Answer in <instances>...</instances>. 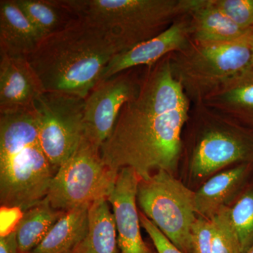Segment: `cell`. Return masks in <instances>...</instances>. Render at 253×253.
Segmentation results:
<instances>
[{
	"instance_id": "obj_6",
	"label": "cell",
	"mask_w": 253,
	"mask_h": 253,
	"mask_svg": "<svg viewBox=\"0 0 253 253\" xmlns=\"http://www.w3.org/2000/svg\"><path fill=\"white\" fill-rule=\"evenodd\" d=\"M190 170L202 179L235 163L253 164V130L203 103L192 104Z\"/></svg>"
},
{
	"instance_id": "obj_27",
	"label": "cell",
	"mask_w": 253,
	"mask_h": 253,
	"mask_svg": "<svg viewBox=\"0 0 253 253\" xmlns=\"http://www.w3.org/2000/svg\"><path fill=\"white\" fill-rule=\"evenodd\" d=\"M0 253H18V245L14 229L0 237Z\"/></svg>"
},
{
	"instance_id": "obj_26",
	"label": "cell",
	"mask_w": 253,
	"mask_h": 253,
	"mask_svg": "<svg viewBox=\"0 0 253 253\" xmlns=\"http://www.w3.org/2000/svg\"><path fill=\"white\" fill-rule=\"evenodd\" d=\"M139 218L141 226L149 234L158 253H184L178 249L144 213L139 212Z\"/></svg>"
},
{
	"instance_id": "obj_19",
	"label": "cell",
	"mask_w": 253,
	"mask_h": 253,
	"mask_svg": "<svg viewBox=\"0 0 253 253\" xmlns=\"http://www.w3.org/2000/svg\"><path fill=\"white\" fill-rule=\"evenodd\" d=\"M118 232L108 199L95 201L89 207V224L84 239L76 253H117Z\"/></svg>"
},
{
	"instance_id": "obj_25",
	"label": "cell",
	"mask_w": 253,
	"mask_h": 253,
	"mask_svg": "<svg viewBox=\"0 0 253 253\" xmlns=\"http://www.w3.org/2000/svg\"><path fill=\"white\" fill-rule=\"evenodd\" d=\"M212 222L202 217H197L192 229L193 253H212Z\"/></svg>"
},
{
	"instance_id": "obj_4",
	"label": "cell",
	"mask_w": 253,
	"mask_h": 253,
	"mask_svg": "<svg viewBox=\"0 0 253 253\" xmlns=\"http://www.w3.org/2000/svg\"><path fill=\"white\" fill-rule=\"evenodd\" d=\"M76 17L106 32L122 52L152 39L188 14L193 0H60Z\"/></svg>"
},
{
	"instance_id": "obj_22",
	"label": "cell",
	"mask_w": 253,
	"mask_h": 253,
	"mask_svg": "<svg viewBox=\"0 0 253 253\" xmlns=\"http://www.w3.org/2000/svg\"><path fill=\"white\" fill-rule=\"evenodd\" d=\"M230 217L239 238L241 253H247L253 246V189H249L234 206Z\"/></svg>"
},
{
	"instance_id": "obj_12",
	"label": "cell",
	"mask_w": 253,
	"mask_h": 253,
	"mask_svg": "<svg viewBox=\"0 0 253 253\" xmlns=\"http://www.w3.org/2000/svg\"><path fill=\"white\" fill-rule=\"evenodd\" d=\"M191 42V18L186 14L158 36L116 55L105 68L101 81L126 70L151 66L168 55L185 49Z\"/></svg>"
},
{
	"instance_id": "obj_23",
	"label": "cell",
	"mask_w": 253,
	"mask_h": 253,
	"mask_svg": "<svg viewBox=\"0 0 253 253\" xmlns=\"http://www.w3.org/2000/svg\"><path fill=\"white\" fill-rule=\"evenodd\" d=\"M212 253H241L239 238L230 217V207L220 209L211 219Z\"/></svg>"
},
{
	"instance_id": "obj_9",
	"label": "cell",
	"mask_w": 253,
	"mask_h": 253,
	"mask_svg": "<svg viewBox=\"0 0 253 253\" xmlns=\"http://www.w3.org/2000/svg\"><path fill=\"white\" fill-rule=\"evenodd\" d=\"M84 105L85 99L59 92L42 93L35 101L42 148L56 171L84 139Z\"/></svg>"
},
{
	"instance_id": "obj_13",
	"label": "cell",
	"mask_w": 253,
	"mask_h": 253,
	"mask_svg": "<svg viewBox=\"0 0 253 253\" xmlns=\"http://www.w3.org/2000/svg\"><path fill=\"white\" fill-rule=\"evenodd\" d=\"M43 92L26 57L0 55V113L32 109Z\"/></svg>"
},
{
	"instance_id": "obj_1",
	"label": "cell",
	"mask_w": 253,
	"mask_h": 253,
	"mask_svg": "<svg viewBox=\"0 0 253 253\" xmlns=\"http://www.w3.org/2000/svg\"><path fill=\"white\" fill-rule=\"evenodd\" d=\"M191 101L173 76L169 55L146 66L137 94L123 106L100 154L116 172L130 168L140 179L175 172Z\"/></svg>"
},
{
	"instance_id": "obj_11",
	"label": "cell",
	"mask_w": 253,
	"mask_h": 253,
	"mask_svg": "<svg viewBox=\"0 0 253 253\" xmlns=\"http://www.w3.org/2000/svg\"><path fill=\"white\" fill-rule=\"evenodd\" d=\"M139 179L132 168H122L108 199L113 208L121 253H153L141 237L136 201Z\"/></svg>"
},
{
	"instance_id": "obj_21",
	"label": "cell",
	"mask_w": 253,
	"mask_h": 253,
	"mask_svg": "<svg viewBox=\"0 0 253 253\" xmlns=\"http://www.w3.org/2000/svg\"><path fill=\"white\" fill-rule=\"evenodd\" d=\"M42 38L63 29L77 18L59 0H15Z\"/></svg>"
},
{
	"instance_id": "obj_8",
	"label": "cell",
	"mask_w": 253,
	"mask_h": 253,
	"mask_svg": "<svg viewBox=\"0 0 253 253\" xmlns=\"http://www.w3.org/2000/svg\"><path fill=\"white\" fill-rule=\"evenodd\" d=\"M118 172L108 167L100 151L84 139L55 173L46 199L54 209L63 212L108 199Z\"/></svg>"
},
{
	"instance_id": "obj_7",
	"label": "cell",
	"mask_w": 253,
	"mask_h": 253,
	"mask_svg": "<svg viewBox=\"0 0 253 253\" xmlns=\"http://www.w3.org/2000/svg\"><path fill=\"white\" fill-rule=\"evenodd\" d=\"M136 201L143 213L178 249L193 253L195 192L170 172L158 170L139 179Z\"/></svg>"
},
{
	"instance_id": "obj_10",
	"label": "cell",
	"mask_w": 253,
	"mask_h": 253,
	"mask_svg": "<svg viewBox=\"0 0 253 253\" xmlns=\"http://www.w3.org/2000/svg\"><path fill=\"white\" fill-rule=\"evenodd\" d=\"M146 66L126 70L100 81L85 99L84 138L94 149L111 135L121 109L140 89Z\"/></svg>"
},
{
	"instance_id": "obj_28",
	"label": "cell",
	"mask_w": 253,
	"mask_h": 253,
	"mask_svg": "<svg viewBox=\"0 0 253 253\" xmlns=\"http://www.w3.org/2000/svg\"><path fill=\"white\" fill-rule=\"evenodd\" d=\"M247 253H253V246L252 248H251V249L249 250V252Z\"/></svg>"
},
{
	"instance_id": "obj_3",
	"label": "cell",
	"mask_w": 253,
	"mask_h": 253,
	"mask_svg": "<svg viewBox=\"0 0 253 253\" xmlns=\"http://www.w3.org/2000/svg\"><path fill=\"white\" fill-rule=\"evenodd\" d=\"M56 169L39 137L34 107L0 113V203L24 212L48 194Z\"/></svg>"
},
{
	"instance_id": "obj_20",
	"label": "cell",
	"mask_w": 253,
	"mask_h": 253,
	"mask_svg": "<svg viewBox=\"0 0 253 253\" xmlns=\"http://www.w3.org/2000/svg\"><path fill=\"white\" fill-rule=\"evenodd\" d=\"M64 213L54 209L46 198L23 212L14 229L18 253H29L36 249Z\"/></svg>"
},
{
	"instance_id": "obj_29",
	"label": "cell",
	"mask_w": 253,
	"mask_h": 253,
	"mask_svg": "<svg viewBox=\"0 0 253 253\" xmlns=\"http://www.w3.org/2000/svg\"><path fill=\"white\" fill-rule=\"evenodd\" d=\"M76 253V252H74V253Z\"/></svg>"
},
{
	"instance_id": "obj_2",
	"label": "cell",
	"mask_w": 253,
	"mask_h": 253,
	"mask_svg": "<svg viewBox=\"0 0 253 253\" xmlns=\"http://www.w3.org/2000/svg\"><path fill=\"white\" fill-rule=\"evenodd\" d=\"M121 52L106 32L77 17L63 29L42 38L26 59L44 92L86 99L101 81L111 60Z\"/></svg>"
},
{
	"instance_id": "obj_14",
	"label": "cell",
	"mask_w": 253,
	"mask_h": 253,
	"mask_svg": "<svg viewBox=\"0 0 253 253\" xmlns=\"http://www.w3.org/2000/svg\"><path fill=\"white\" fill-rule=\"evenodd\" d=\"M201 103L253 130V68L226 82Z\"/></svg>"
},
{
	"instance_id": "obj_16",
	"label": "cell",
	"mask_w": 253,
	"mask_h": 253,
	"mask_svg": "<svg viewBox=\"0 0 253 253\" xmlns=\"http://www.w3.org/2000/svg\"><path fill=\"white\" fill-rule=\"evenodd\" d=\"M191 41L205 44L236 41L251 30L236 24L211 0H193L189 12Z\"/></svg>"
},
{
	"instance_id": "obj_5",
	"label": "cell",
	"mask_w": 253,
	"mask_h": 253,
	"mask_svg": "<svg viewBox=\"0 0 253 253\" xmlns=\"http://www.w3.org/2000/svg\"><path fill=\"white\" fill-rule=\"evenodd\" d=\"M173 76L191 104L203 102L219 86L253 68V29L236 41L205 44L191 42L169 54Z\"/></svg>"
},
{
	"instance_id": "obj_15",
	"label": "cell",
	"mask_w": 253,
	"mask_h": 253,
	"mask_svg": "<svg viewBox=\"0 0 253 253\" xmlns=\"http://www.w3.org/2000/svg\"><path fill=\"white\" fill-rule=\"evenodd\" d=\"M42 38L15 0L0 1V55L26 57Z\"/></svg>"
},
{
	"instance_id": "obj_24",
	"label": "cell",
	"mask_w": 253,
	"mask_h": 253,
	"mask_svg": "<svg viewBox=\"0 0 253 253\" xmlns=\"http://www.w3.org/2000/svg\"><path fill=\"white\" fill-rule=\"evenodd\" d=\"M236 24L244 29L253 28V0H211Z\"/></svg>"
},
{
	"instance_id": "obj_18",
	"label": "cell",
	"mask_w": 253,
	"mask_h": 253,
	"mask_svg": "<svg viewBox=\"0 0 253 253\" xmlns=\"http://www.w3.org/2000/svg\"><path fill=\"white\" fill-rule=\"evenodd\" d=\"M78 206L66 211L41 244L29 253H73L87 233L89 207Z\"/></svg>"
},
{
	"instance_id": "obj_17",
	"label": "cell",
	"mask_w": 253,
	"mask_h": 253,
	"mask_svg": "<svg viewBox=\"0 0 253 253\" xmlns=\"http://www.w3.org/2000/svg\"><path fill=\"white\" fill-rule=\"evenodd\" d=\"M253 166L242 163L208 179L195 192L196 214L211 220L237 194Z\"/></svg>"
}]
</instances>
